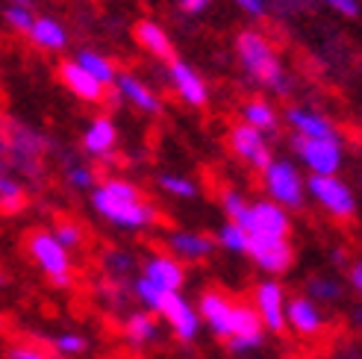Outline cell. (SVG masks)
<instances>
[{"instance_id": "cell-1", "label": "cell", "mask_w": 362, "mask_h": 359, "mask_svg": "<svg viewBox=\"0 0 362 359\" xmlns=\"http://www.w3.org/2000/svg\"><path fill=\"white\" fill-rule=\"evenodd\" d=\"M92 209L106 224L127 233H144L156 227L159 209L141 194L136 183L124 177H106L92 189Z\"/></svg>"}, {"instance_id": "cell-2", "label": "cell", "mask_w": 362, "mask_h": 359, "mask_svg": "<svg viewBox=\"0 0 362 359\" xmlns=\"http://www.w3.org/2000/svg\"><path fill=\"white\" fill-rule=\"evenodd\" d=\"M236 53H239V62H242V68L247 71V77L253 83H259V86L271 88V92H277V95L288 92V77H286V71L280 65V57H277L274 45H271L262 33H257V30L239 33Z\"/></svg>"}, {"instance_id": "cell-3", "label": "cell", "mask_w": 362, "mask_h": 359, "mask_svg": "<svg viewBox=\"0 0 362 359\" xmlns=\"http://www.w3.org/2000/svg\"><path fill=\"white\" fill-rule=\"evenodd\" d=\"M245 233L247 242H286L292 236V218H288V209L277 206L274 201H253L247 204L245 215L236 221Z\"/></svg>"}, {"instance_id": "cell-4", "label": "cell", "mask_w": 362, "mask_h": 359, "mask_svg": "<svg viewBox=\"0 0 362 359\" xmlns=\"http://www.w3.org/2000/svg\"><path fill=\"white\" fill-rule=\"evenodd\" d=\"M27 250L39 271L59 289H68L74 283V262H71V250H65L50 230H35L27 239Z\"/></svg>"}, {"instance_id": "cell-5", "label": "cell", "mask_w": 362, "mask_h": 359, "mask_svg": "<svg viewBox=\"0 0 362 359\" xmlns=\"http://www.w3.org/2000/svg\"><path fill=\"white\" fill-rule=\"evenodd\" d=\"M45 153L47 139L33 127H12L6 130V163L9 171H18L30 180H42L45 174Z\"/></svg>"}, {"instance_id": "cell-6", "label": "cell", "mask_w": 362, "mask_h": 359, "mask_svg": "<svg viewBox=\"0 0 362 359\" xmlns=\"http://www.w3.org/2000/svg\"><path fill=\"white\" fill-rule=\"evenodd\" d=\"M262 186L268 201L283 209H300L306 204V180L288 159H271L262 168Z\"/></svg>"}, {"instance_id": "cell-7", "label": "cell", "mask_w": 362, "mask_h": 359, "mask_svg": "<svg viewBox=\"0 0 362 359\" xmlns=\"http://www.w3.org/2000/svg\"><path fill=\"white\" fill-rule=\"evenodd\" d=\"M295 156L313 177H336L345 165V141L339 139H292Z\"/></svg>"}, {"instance_id": "cell-8", "label": "cell", "mask_w": 362, "mask_h": 359, "mask_svg": "<svg viewBox=\"0 0 362 359\" xmlns=\"http://www.w3.org/2000/svg\"><path fill=\"white\" fill-rule=\"evenodd\" d=\"M306 194L336 221H351L359 209L354 189L339 174L336 177H310L306 180Z\"/></svg>"}, {"instance_id": "cell-9", "label": "cell", "mask_w": 362, "mask_h": 359, "mask_svg": "<svg viewBox=\"0 0 362 359\" xmlns=\"http://www.w3.org/2000/svg\"><path fill=\"white\" fill-rule=\"evenodd\" d=\"M250 307L259 315L265 333H283L286 330V289L274 277L262 280L257 289H253Z\"/></svg>"}, {"instance_id": "cell-10", "label": "cell", "mask_w": 362, "mask_h": 359, "mask_svg": "<svg viewBox=\"0 0 362 359\" xmlns=\"http://www.w3.org/2000/svg\"><path fill=\"white\" fill-rule=\"evenodd\" d=\"M156 315L165 318V324L171 327V333L180 339V342H194L197 333H201V318H197V310L189 298H183L180 292L165 295V300L159 303Z\"/></svg>"}, {"instance_id": "cell-11", "label": "cell", "mask_w": 362, "mask_h": 359, "mask_svg": "<svg viewBox=\"0 0 362 359\" xmlns=\"http://www.w3.org/2000/svg\"><path fill=\"white\" fill-rule=\"evenodd\" d=\"M194 310H197L201 324H206L215 336H221L227 342L230 333H233V318H236V300L218 289H206Z\"/></svg>"}, {"instance_id": "cell-12", "label": "cell", "mask_w": 362, "mask_h": 359, "mask_svg": "<svg viewBox=\"0 0 362 359\" xmlns=\"http://www.w3.org/2000/svg\"><path fill=\"white\" fill-rule=\"evenodd\" d=\"M230 151L236 153L245 165L262 171L271 159V145H268V136L247 127V124H236V127L230 130Z\"/></svg>"}, {"instance_id": "cell-13", "label": "cell", "mask_w": 362, "mask_h": 359, "mask_svg": "<svg viewBox=\"0 0 362 359\" xmlns=\"http://www.w3.org/2000/svg\"><path fill=\"white\" fill-rule=\"evenodd\" d=\"M141 277L153 283L159 292H180L186 283V265L171 257L168 250L165 254H151L141 265Z\"/></svg>"}, {"instance_id": "cell-14", "label": "cell", "mask_w": 362, "mask_h": 359, "mask_svg": "<svg viewBox=\"0 0 362 359\" xmlns=\"http://www.w3.org/2000/svg\"><path fill=\"white\" fill-rule=\"evenodd\" d=\"M168 254L177 257L180 262H204L215 254V239L206 236V233H197V230H171L168 233Z\"/></svg>"}, {"instance_id": "cell-15", "label": "cell", "mask_w": 362, "mask_h": 359, "mask_svg": "<svg viewBox=\"0 0 362 359\" xmlns=\"http://www.w3.org/2000/svg\"><path fill=\"white\" fill-rule=\"evenodd\" d=\"M286 327H292L300 336H318L327 327V315H324L321 303H315L306 295H298L286 300Z\"/></svg>"}, {"instance_id": "cell-16", "label": "cell", "mask_w": 362, "mask_h": 359, "mask_svg": "<svg viewBox=\"0 0 362 359\" xmlns=\"http://www.w3.org/2000/svg\"><path fill=\"white\" fill-rule=\"evenodd\" d=\"M168 77H171V86L174 92L180 95V100L189 103V106H206L209 100V88H206V80L197 74V71L180 59H171L168 65Z\"/></svg>"}, {"instance_id": "cell-17", "label": "cell", "mask_w": 362, "mask_h": 359, "mask_svg": "<svg viewBox=\"0 0 362 359\" xmlns=\"http://www.w3.org/2000/svg\"><path fill=\"white\" fill-rule=\"evenodd\" d=\"M286 121L300 139H339L336 124L318 110H310V106H288Z\"/></svg>"}, {"instance_id": "cell-18", "label": "cell", "mask_w": 362, "mask_h": 359, "mask_svg": "<svg viewBox=\"0 0 362 359\" xmlns=\"http://www.w3.org/2000/svg\"><path fill=\"white\" fill-rule=\"evenodd\" d=\"M257 268H262L265 274H283L292 268V259H295V250H292V242H247V254Z\"/></svg>"}, {"instance_id": "cell-19", "label": "cell", "mask_w": 362, "mask_h": 359, "mask_svg": "<svg viewBox=\"0 0 362 359\" xmlns=\"http://www.w3.org/2000/svg\"><path fill=\"white\" fill-rule=\"evenodd\" d=\"M112 86L118 88V95H121L127 103L136 106L139 112H144V115H156V112H162V100H159V95H156L144 80H139L136 74H115V83H112Z\"/></svg>"}, {"instance_id": "cell-20", "label": "cell", "mask_w": 362, "mask_h": 359, "mask_svg": "<svg viewBox=\"0 0 362 359\" xmlns=\"http://www.w3.org/2000/svg\"><path fill=\"white\" fill-rule=\"evenodd\" d=\"M115 145H118V127H115V121L106 118V115L95 118L83 133V151L95 159L112 156Z\"/></svg>"}, {"instance_id": "cell-21", "label": "cell", "mask_w": 362, "mask_h": 359, "mask_svg": "<svg viewBox=\"0 0 362 359\" xmlns=\"http://www.w3.org/2000/svg\"><path fill=\"white\" fill-rule=\"evenodd\" d=\"M59 77H62V86L68 88V92L74 95V98H80L83 103H100V100H103V95H106V88H103L95 77H88L74 59L62 62Z\"/></svg>"}, {"instance_id": "cell-22", "label": "cell", "mask_w": 362, "mask_h": 359, "mask_svg": "<svg viewBox=\"0 0 362 359\" xmlns=\"http://www.w3.org/2000/svg\"><path fill=\"white\" fill-rule=\"evenodd\" d=\"M136 42L156 59H165V62L174 59V47H171L168 33L162 30L156 21H139L136 24Z\"/></svg>"}, {"instance_id": "cell-23", "label": "cell", "mask_w": 362, "mask_h": 359, "mask_svg": "<svg viewBox=\"0 0 362 359\" xmlns=\"http://www.w3.org/2000/svg\"><path fill=\"white\" fill-rule=\"evenodd\" d=\"M30 39L35 47H42V50H62L68 45V33L65 27L57 21V18H33V24H30Z\"/></svg>"}, {"instance_id": "cell-24", "label": "cell", "mask_w": 362, "mask_h": 359, "mask_svg": "<svg viewBox=\"0 0 362 359\" xmlns=\"http://www.w3.org/2000/svg\"><path fill=\"white\" fill-rule=\"evenodd\" d=\"M124 339L133 348H144L153 345L159 339V321L151 312H130L124 318Z\"/></svg>"}, {"instance_id": "cell-25", "label": "cell", "mask_w": 362, "mask_h": 359, "mask_svg": "<svg viewBox=\"0 0 362 359\" xmlns=\"http://www.w3.org/2000/svg\"><path fill=\"white\" fill-rule=\"evenodd\" d=\"M242 124H247V127H253V130H259V133H274L277 130V124H280V115H277V110L271 106L268 100H262V98H253V100H247L245 106H242Z\"/></svg>"}, {"instance_id": "cell-26", "label": "cell", "mask_w": 362, "mask_h": 359, "mask_svg": "<svg viewBox=\"0 0 362 359\" xmlns=\"http://www.w3.org/2000/svg\"><path fill=\"white\" fill-rule=\"evenodd\" d=\"M100 268H103V274L110 283H124V280H130V274L139 268L136 257L130 254V250H121V247H112V250H106L103 259H100Z\"/></svg>"}, {"instance_id": "cell-27", "label": "cell", "mask_w": 362, "mask_h": 359, "mask_svg": "<svg viewBox=\"0 0 362 359\" xmlns=\"http://www.w3.org/2000/svg\"><path fill=\"white\" fill-rule=\"evenodd\" d=\"M74 62H77V65L86 71L88 77H95V80H98L103 88L115 83V74H118V71H115V65H112L110 59L103 57V53H98V50H80Z\"/></svg>"}, {"instance_id": "cell-28", "label": "cell", "mask_w": 362, "mask_h": 359, "mask_svg": "<svg viewBox=\"0 0 362 359\" xmlns=\"http://www.w3.org/2000/svg\"><path fill=\"white\" fill-rule=\"evenodd\" d=\"M306 292H310L306 298H313L315 303H336L341 298V292H345V286L333 274H315L306 280Z\"/></svg>"}, {"instance_id": "cell-29", "label": "cell", "mask_w": 362, "mask_h": 359, "mask_svg": "<svg viewBox=\"0 0 362 359\" xmlns=\"http://www.w3.org/2000/svg\"><path fill=\"white\" fill-rule=\"evenodd\" d=\"M215 247L227 250L233 257H245L247 254V233L236 221H224L215 233Z\"/></svg>"}, {"instance_id": "cell-30", "label": "cell", "mask_w": 362, "mask_h": 359, "mask_svg": "<svg viewBox=\"0 0 362 359\" xmlns=\"http://www.w3.org/2000/svg\"><path fill=\"white\" fill-rule=\"evenodd\" d=\"M159 189L168 197H174V201H194L197 197V183L186 174H162Z\"/></svg>"}, {"instance_id": "cell-31", "label": "cell", "mask_w": 362, "mask_h": 359, "mask_svg": "<svg viewBox=\"0 0 362 359\" xmlns=\"http://www.w3.org/2000/svg\"><path fill=\"white\" fill-rule=\"evenodd\" d=\"M24 204V186L12 171H0V209H18Z\"/></svg>"}, {"instance_id": "cell-32", "label": "cell", "mask_w": 362, "mask_h": 359, "mask_svg": "<svg viewBox=\"0 0 362 359\" xmlns=\"http://www.w3.org/2000/svg\"><path fill=\"white\" fill-rule=\"evenodd\" d=\"M65 180H68L71 189L92 192L95 183H98V174H95L92 165H86V163H65Z\"/></svg>"}, {"instance_id": "cell-33", "label": "cell", "mask_w": 362, "mask_h": 359, "mask_svg": "<svg viewBox=\"0 0 362 359\" xmlns=\"http://www.w3.org/2000/svg\"><path fill=\"white\" fill-rule=\"evenodd\" d=\"M50 345L57 351V356H80L88 348V339L83 333H57L50 336Z\"/></svg>"}, {"instance_id": "cell-34", "label": "cell", "mask_w": 362, "mask_h": 359, "mask_svg": "<svg viewBox=\"0 0 362 359\" xmlns=\"http://www.w3.org/2000/svg\"><path fill=\"white\" fill-rule=\"evenodd\" d=\"M50 233H53V239H57V242H59L65 250H77V247L83 245V239H86L83 227H80L77 221H68V218L57 221V227H53Z\"/></svg>"}, {"instance_id": "cell-35", "label": "cell", "mask_w": 362, "mask_h": 359, "mask_svg": "<svg viewBox=\"0 0 362 359\" xmlns=\"http://www.w3.org/2000/svg\"><path fill=\"white\" fill-rule=\"evenodd\" d=\"M221 206L227 212V221H239L245 209H247V201H245V194L239 189H224L221 192Z\"/></svg>"}, {"instance_id": "cell-36", "label": "cell", "mask_w": 362, "mask_h": 359, "mask_svg": "<svg viewBox=\"0 0 362 359\" xmlns=\"http://www.w3.org/2000/svg\"><path fill=\"white\" fill-rule=\"evenodd\" d=\"M33 18H35V15L30 12L27 4H12V6L6 9V21H9V27L18 30V33H27L30 24H33Z\"/></svg>"}, {"instance_id": "cell-37", "label": "cell", "mask_w": 362, "mask_h": 359, "mask_svg": "<svg viewBox=\"0 0 362 359\" xmlns=\"http://www.w3.org/2000/svg\"><path fill=\"white\" fill-rule=\"evenodd\" d=\"M9 359H59V356H50L47 351L35 348V345H12Z\"/></svg>"}, {"instance_id": "cell-38", "label": "cell", "mask_w": 362, "mask_h": 359, "mask_svg": "<svg viewBox=\"0 0 362 359\" xmlns=\"http://www.w3.org/2000/svg\"><path fill=\"white\" fill-rule=\"evenodd\" d=\"M327 6H333L336 12H341L345 18H356L359 15V4L356 0H324Z\"/></svg>"}, {"instance_id": "cell-39", "label": "cell", "mask_w": 362, "mask_h": 359, "mask_svg": "<svg viewBox=\"0 0 362 359\" xmlns=\"http://www.w3.org/2000/svg\"><path fill=\"white\" fill-rule=\"evenodd\" d=\"M245 15H250V18H259V15H265V0H233Z\"/></svg>"}, {"instance_id": "cell-40", "label": "cell", "mask_w": 362, "mask_h": 359, "mask_svg": "<svg viewBox=\"0 0 362 359\" xmlns=\"http://www.w3.org/2000/svg\"><path fill=\"white\" fill-rule=\"evenodd\" d=\"M348 283L354 286V289H356V292L362 289V262H359V259L348 265Z\"/></svg>"}, {"instance_id": "cell-41", "label": "cell", "mask_w": 362, "mask_h": 359, "mask_svg": "<svg viewBox=\"0 0 362 359\" xmlns=\"http://www.w3.org/2000/svg\"><path fill=\"white\" fill-rule=\"evenodd\" d=\"M0 171H9V163H6V130L0 124Z\"/></svg>"}, {"instance_id": "cell-42", "label": "cell", "mask_w": 362, "mask_h": 359, "mask_svg": "<svg viewBox=\"0 0 362 359\" xmlns=\"http://www.w3.org/2000/svg\"><path fill=\"white\" fill-rule=\"evenodd\" d=\"M180 6H183L186 12H201L209 6V0H180Z\"/></svg>"}, {"instance_id": "cell-43", "label": "cell", "mask_w": 362, "mask_h": 359, "mask_svg": "<svg viewBox=\"0 0 362 359\" xmlns=\"http://www.w3.org/2000/svg\"><path fill=\"white\" fill-rule=\"evenodd\" d=\"M336 359H359V351H354V348H348L345 353H341V356H336Z\"/></svg>"}, {"instance_id": "cell-44", "label": "cell", "mask_w": 362, "mask_h": 359, "mask_svg": "<svg viewBox=\"0 0 362 359\" xmlns=\"http://www.w3.org/2000/svg\"><path fill=\"white\" fill-rule=\"evenodd\" d=\"M12 4H27V0H12Z\"/></svg>"}]
</instances>
